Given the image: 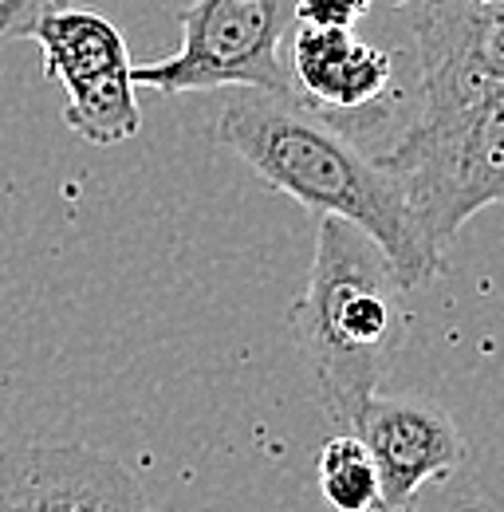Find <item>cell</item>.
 Returning a JSON list of instances; mask_svg holds the SVG:
<instances>
[{"label": "cell", "mask_w": 504, "mask_h": 512, "mask_svg": "<svg viewBox=\"0 0 504 512\" xmlns=\"http://www.w3.org/2000/svg\"><path fill=\"white\" fill-rule=\"evenodd\" d=\"M209 134L264 186L296 197L319 217L363 229L386 253L402 288H422L441 276L445 256L418 229L402 182L312 103L241 87Z\"/></svg>", "instance_id": "obj_1"}, {"label": "cell", "mask_w": 504, "mask_h": 512, "mask_svg": "<svg viewBox=\"0 0 504 512\" xmlns=\"http://www.w3.org/2000/svg\"><path fill=\"white\" fill-rule=\"evenodd\" d=\"M402 292L386 253L363 229L319 217L312 272L292 304V339L315 402L339 430L355 426L402 351Z\"/></svg>", "instance_id": "obj_2"}, {"label": "cell", "mask_w": 504, "mask_h": 512, "mask_svg": "<svg viewBox=\"0 0 504 512\" xmlns=\"http://www.w3.org/2000/svg\"><path fill=\"white\" fill-rule=\"evenodd\" d=\"M375 158L402 182L418 229L445 256L481 209H504V87L441 115H414Z\"/></svg>", "instance_id": "obj_3"}, {"label": "cell", "mask_w": 504, "mask_h": 512, "mask_svg": "<svg viewBox=\"0 0 504 512\" xmlns=\"http://www.w3.org/2000/svg\"><path fill=\"white\" fill-rule=\"evenodd\" d=\"M0 40H36L44 75L67 95L63 123L91 146H119L142 127L123 32L71 0H0Z\"/></svg>", "instance_id": "obj_4"}, {"label": "cell", "mask_w": 504, "mask_h": 512, "mask_svg": "<svg viewBox=\"0 0 504 512\" xmlns=\"http://www.w3.org/2000/svg\"><path fill=\"white\" fill-rule=\"evenodd\" d=\"M182 48L166 60L130 67L134 87L162 95L256 87L300 99L284 60L296 28V0H193L178 16Z\"/></svg>", "instance_id": "obj_5"}, {"label": "cell", "mask_w": 504, "mask_h": 512, "mask_svg": "<svg viewBox=\"0 0 504 512\" xmlns=\"http://www.w3.org/2000/svg\"><path fill=\"white\" fill-rule=\"evenodd\" d=\"M351 434L363 438V446L375 461V512H410L426 485L449 481L465 465L461 430L430 398L371 394Z\"/></svg>", "instance_id": "obj_6"}, {"label": "cell", "mask_w": 504, "mask_h": 512, "mask_svg": "<svg viewBox=\"0 0 504 512\" xmlns=\"http://www.w3.org/2000/svg\"><path fill=\"white\" fill-rule=\"evenodd\" d=\"M418 115H441L504 87V0H422Z\"/></svg>", "instance_id": "obj_7"}, {"label": "cell", "mask_w": 504, "mask_h": 512, "mask_svg": "<svg viewBox=\"0 0 504 512\" xmlns=\"http://www.w3.org/2000/svg\"><path fill=\"white\" fill-rule=\"evenodd\" d=\"M0 512H154L119 457L75 442L0 449Z\"/></svg>", "instance_id": "obj_8"}, {"label": "cell", "mask_w": 504, "mask_h": 512, "mask_svg": "<svg viewBox=\"0 0 504 512\" xmlns=\"http://www.w3.org/2000/svg\"><path fill=\"white\" fill-rule=\"evenodd\" d=\"M284 60L300 99L323 115L375 111L394 83V60L382 48L359 40L355 28L296 24L292 52Z\"/></svg>", "instance_id": "obj_9"}, {"label": "cell", "mask_w": 504, "mask_h": 512, "mask_svg": "<svg viewBox=\"0 0 504 512\" xmlns=\"http://www.w3.org/2000/svg\"><path fill=\"white\" fill-rule=\"evenodd\" d=\"M315 481H319L323 501L335 512H375L378 473L359 434L339 430V434H331V438L319 446Z\"/></svg>", "instance_id": "obj_10"}, {"label": "cell", "mask_w": 504, "mask_h": 512, "mask_svg": "<svg viewBox=\"0 0 504 512\" xmlns=\"http://www.w3.org/2000/svg\"><path fill=\"white\" fill-rule=\"evenodd\" d=\"M375 0H296V24H327V28H355Z\"/></svg>", "instance_id": "obj_11"}, {"label": "cell", "mask_w": 504, "mask_h": 512, "mask_svg": "<svg viewBox=\"0 0 504 512\" xmlns=\"http://www.w3.org/2000/svg\"><path fill=\"white\" fill-rule=\"evenodd\" d=\"M485 4H489V0H485Z\"/></svg>", "instance_id": "obj_12"}]
</instances>
